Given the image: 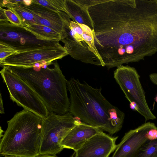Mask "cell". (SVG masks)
Masks as SVG:
<instances>
[{"mask_svg":"<svg viewBox=\"0 0 157 157\" xmlns=\"http://www.w3.org/2000/svg\"><path fill=\"white\" fill-rule=\"evenodd\" d=\"M88 10L94 46L108 69L157 52V0H104Z\"/></svg>","mask_w":157,"mask_h":157,"instance_id":"1","label":"cell"},{"mask_svg":"<svg viewBox=\"0 0 157 157\" xmlns=\"http://www.w3.org/2000/svg\"><path fill=\"white\" fill-rule=\"evenodd\" d=\"M71 78L67 81L70 94L69 112L81 122L113 134L121 128L125 114L111 104L101 93L85 82Z\"/></svg>","mask_w":157,"mask_h":157,"instance_id":"2","label":"cell"},{"mask_svg":"<svg viewBox=\"0 0 157 157\" xmlns=\"http://www.w3.org/2000/svg\"><path fill=\"white\" fill-rule=\"evenodd\" d=\"M49 68L44 64L29 67L5 66L29 86L50 113L64 114L69 112L70 101L67 83L57 62Z\"/></svg>","mask_w":157,"mask_h":157,"instance_id":"3","label":"cell"},{"mask_svg":"<svg viewBox=\"0 0 157 157\" xmlns=\"http://www.w3.org/2000/svg\"><path fill=\"white\" fill-rule=\"evenodd\" d=\"M42 118L23 109L7 121V128L0 140V153L13 157L39 155Z\"/></svg>","mask_w":157,"mask_h":157,"instance_id":"4","label":"cell"},{"mask_svg":"<svg viewBox=\"0 0 157 157\" xmlns=\"http://www.w3.org/2000/svg\"><path fill=\"white\" fill-rule=\"evenodd\" d=\"M61 41L69 55L74 59L105 66L94 45L93 31L88 26L71 21Z\"/></svg>","mask_w":157,"mask_h":157,"instance_id":"5","label":"cell"},{"mask_svg":"<svg viewBox=\"0 0 157 157\" xmlns=\"http://www.w3.org/2000/svg\"><path fill=\"white\" fill-rule=\"evenodd\" d=\"M80 121L69 112L63 115L50 113L47 117L42 118L39 155H55L61 151L62 141Z\"/></svg>","mask_w":157,"mask_h":157,"instance_id":"6","label":"cell"},{"mask_svg":"<svg viewBox=\"0 0 157 157\" xmlns=\"http://www.w3.org/2000/svg\"><path fill=\"white\" fill-rule=\"evenodd\" d=\"M69 55L67 50L58 42L48 41L42 44L17 51L0 60L2 66H13L23 67H33L36 64L40 65L61 59Z\"/></svg>","mask_w":157,"mask_h":157,"instance_id":"7","label":"cell"},{"mask_svg":"<svg viewBox=\"0 0 157 157\" xmlns=\"http://www.w3.org/2000/svg\"><path fill=\"white\" fill-rule=\"evenodd\" d=\"M2 67L0 73L9 91L10 99L24 109L42 118L47 117L50 112L35 91L6 66Z\"/></svg>","mask_w":157,"mask_h":157,"instance_id":"8","label":"cell"},{"mask_svg":"<svg viewBox=\"0 0 157 157\" xmlns=\"http://www.w3.org/2000/svg\"><path fill=\"white\" fill-rule=\"evenodd\" d=\"M114 78L130 103L136 104L137 112L144 117L146 122L156 118L147 102L145 92L139 75L133 67L121 65L114 71Z\"/></svg>","mask_w":157,"mask_h":157,"instance_id":"9","label":"cell"},{"mask_svg":"<svg viewBox=\"0 0 157 157\" xmlns=\"http://www.w3.org/2000/svg\"><path fill=\"white\" fill-rule=\"evenodd\" d=\"M0 42L19 51L48 42L38 39L22 26L7 21H0Z\"/></svg>","mask_w":157,"mask_h":157,"instance_id":"10","label":"cell"},{"mask_svg":"<svg viewBox=\"0 0 157 157\" xmlns=\"http://www.w3.org/2000/svg\"><path fill=\"white\" fill-rule=\"evenodd\" d=\"M23 3V0L21 3L22 6L32 14L36 24L48 27L61 33L62 36L71 21L65 13L54 11L35 2L33 0L29 6Z\"/></svg>","mask_w":157,"mask_h":157,"instance_id":"11","label":"cell"},{"mask_svg":"<svg viewBox=\"0 0 157 157\" xmlns=\"http://www.w3.org/2000/svg\"><path fill=\"white\" fill-rule=\"evenodd\" d=\"M154 123L145 122L126 133L112 157H134L141 147L149 140V130Z\"/></svg>","mask_w":157,"mask_h":157,"instance_id":"12","label":"cell"},{"mask_svg":"<svg viewBox=\"0 0 157 157\" xmlns=\"http://www.w3.org/2000/svg\"><path fill=\"white\" fill-rule=\"evenodd\" d=\"M118 136L111 137L100 132L85 142L72 157H109L116 149Z\"/></svg>","mask_w":157,"mask_h":157,"instance_id":"13","label":"cell"},{"mask_svg":"<svg viewBox=\"0 0 157 157\" xmlns=\"http://www.w3.org/2000/svg\"><path fill=\"white\" fill-rule=\"evenodd\" d=\"M102 131L98 127L80 121L68 133L62 141L61 145L63 149H72L76 151L89 139Z\"/></svg>","mask_w":157,"mask_h":157,"instance_id":"14","label":"cell"},{"mask_svg":"<svg viewBox=\"0 0 157 157\" xmlns=\"http://www.w3.org/2000/svg\"><path fill=\"white\" fill-rule=\"evenodd\" d=\"M67 15L72 21L79 24L85 25L92 31V21L87 8L79 3L77 0H66Z\"/></svg>","mask_w":157,"mask_h":157,"instance_id":"15","label":"cell"},{"mask_svg":"<svg viewBox=\"0 0 157 157\" xmlns=\"http://www.w3.org/2000/svg\"><path fill=\"white\" fill-rule=\"evenodd\" d=\"M22 27L40 40L59 42L62 38L61 33L48 26L35 23Z\"/></svg>","mask_w":157,"mask_h":157,"instance_id":"16","label":"cell"},{"mask_svg":"<svg viewBox=\"0 0 157 157\" xmlns=\"http://www.w3.org/2000/svg\"><path fill=\"white\" fill-rule=\"evenodd\" d=\"M23 0H19L16 3H11L7 0H0V7H5L13 11L20 17L22 26L36 23L32 14L24 8L22 5Z\"/></svg>","mask_w":157,"mask_h":157,"instance_id":"17","label":"cell"},{"mask_svg":"<svg viewBox=\"0 0 157 157\" xmlns=\"http://www.w3.org/2000/svg\"><path fill=\"white\" fill-rule=\"evenodd\" d=\"M134 157H157V138L146 142Z\"/></svg>","mask_w":157,"mask_h":157,"instance_id":"18","label":"cell"},{"mask_svg":"<svg viewBox=\"0 0 157 157\" xmlns=\"http://www.w3.org/2000/svg\"><path fill=\"white\" fill-rule=\"evenodd\" d=\"M38 4L56 12L61 11L65 13L67 15L66 0H33Z\"/></svg>","mask_w":157,"mask_h":157,"instance_id":"19","label":"cell"},{"mask_svg":"<svg viewBox=\"0 0 157 157\" xmlns=\"http://www.w3.org/2000/svg\"><path fill=\"white\" fill-rule=\"evenodd\" d=\"M3 10L8 21L17 26H22L20 17L13 11L9 9H5L3 8Z\"/></svg>","mask_w":157,"mask_h":157,"instance_id":"20","label":"cell"},{"mask_svg":"<svg viewBox=\"0 0 157 157\" xmlns=\"http://www.w3.org/2000/svg\"><path fill=\"white\" fill-rule=\"evenodd\" d=\"M77 1L80 4L88 9L91 6L103 2L104 0H77Z\"/></svg>","mask_w":157,"mask_h":157,"instance_id":"21","label":"cell"},{"mask_svg":"<svg viewBox=\"0 0 157 157\" xmlns=\"http://www.w3.org/2000/svg\"><path fill=\"white\" fill-rule=\"evenodd\" d=\"M151 81L154 84L157 85V73H153L149 75Z\"/></svg>","mask_w":157,"mask_h":157,"instance_id":"22","label":"cell"},{"mask_svg":"<svg viewBox=\"0 0 157 157\" xmlns=\"http://www.w3.org/2000/svg\"><path fill=\"white\" fill-rule=\"evenodd\" d=\"M0 113L2 114L5 113L4 108L3 106V100L1 94H0Z\"/></svg>","mask_w":157,"mask_h":157,"instance_id":"23","label":"cell"},{"mask_svg":"<svg viewBox=\"0 0 157 157\" xmlns=\"http://www.w3.org/2000/svg\"><path fill=\"white\" fill-rule=\"evenodd\" d=\"M36 157H58L55 155H39Z\"/></svg>","mask_w":157,"mask_h":157,"instance_id":"24","label":"cell"},{"mask_svg":"<svg viewBox=\"0 0 157 157\" xmlns=\"http://www.w3.org/2000/svg\"><path fill=\"white\" fill-rule=\"evenodd\" d=\"M3 132V131L1 127H0V137L1 138L2 137L3 135H2V133Z\"/></svg>","mask_w":157,"mask_h":157,"instance_id":"25","label":"cell"},{"mask_svg":"<svg viewBox=\"0 0 157 157\" xmlns=\"http://www.w3.org/2000/svg\"><path fill=\"white\" fill-rule=\"evenodd\" d=\"M155 101L157 102V95L155 98Z\"/></svg>","mask_w":157,"mask_h":157,"instance_id":"26","label":"cell"},{"mask_svg":"<svg viewBox=\"0 0 157 157\" xmlns=\"http://www.w3.org/2000/svg\"><path fill=\"white\" fill-rule=\"evenodd\" d=\"M5 157H11V156H5Z\"/></svg>","mask_w":157,"mask_h":157,"instance_id":"27","label":"cell"}]
</instances>
